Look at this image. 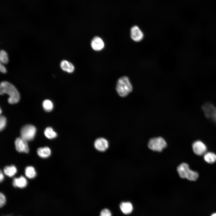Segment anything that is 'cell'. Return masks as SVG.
<instances>
[{
	"instance_id": "26",
	"label": "cell",
	"mask_w": 216,
	"mask_h": 216,
	"mask_svg": "<svg viewBox=\"0 0 216 216\" xmlns=\"http://www.w3.org/2000/svg\"><path fill=\"white\" fill-rule=\"evenodd\" d=\"M0 70L1 72L3 73L4 74L7 72V70L5 67L1 63L0 64Z\"/></svg>"
},
{
	"instance_id": "11",
	"label": "cell",
	"mask_w": 216,
	"mask_h": 216,
	"mask_svg": "<svg viewBox=\"0 0 216 216\" xmlns=\"http://www.w3.org/2000/svg\"><path fill=\"white\" fill-rule=\"evenodd\" d=\"M60 67L62 70L69 73H73L75 70L74 64L65 60H63L61 62Z\"/></svg>"
},
{
	"instance_id": "9",
	"label": "cell",
	"mask_w": 216,
	"mask_h": 216,
	"mask_svg": "<svg viewBox=\"0 0 216 216\" xmlns=\"http://www.w3.org/2000/svg\"><path fill=\"white\" fill-rule=\"evenodd\" d=\"M104 43L101 38L98 36L94 37L92 39L91 46L94 50L99 51L102 50L104 47Z\"/></svg>"
},
{
	"instance_id": "3",
	"label": "cell",
	"mask_w": 216,
	"mask_h": 216,
	"mask_svg": "<svg viewBox=\"0 0 216 216\" xmlns=\"http://www.w3.org/2000/svg\"><path fill=\"white\" fill-rule=\"evenodd\" d=\"M167 146L166 141L162 137H158L151 139L148 144V148L154 151L161 152Z\"/></svg>"
},
{
	"instance_id": "24",
	"label": "cell",
	"mask_w": 216,
	"mask_h": 216,
	"mask_svg": "<svg viewBox=\"0 0 216 216\" xmlns=\"http://www.w3.org/2000/svg\"><path fill=\"white\" fill-rule=\"evenodd\" d=\"M6 199L3 194L2 193L0 194V206L1 207H3L5 204Z\"/></svg>"
},
{
	"instance_id": "29",
	"label": "cell",
	"mask_w": 216,
	"mask_h": 216,
	"mask_svg": "<svg viewBox=\"0 0 216 216\" xmlns=\"http://www.w3.org/2000/svg\"><path fill=\"white\" fill-rule=\"evenodd\" d=\"M0 113L1 114L2 113V110H1V109H0Z\"/></svg>"
},
{
	"instance_id": "25",
	"label": "cell",
	"mask_w": 216,
	"mask_h": 216,
	"mask_svg": "<svg viewBox=\"0 0 216 216\" xmlns=\"http://www.w3.org/2000/svg\"><path fill=\"white\" fill-rule=\"evenodd\" d=\"M111 213L108 209L105 208L102 210L100 212V216H111Z\"/></svg>"
},
{
	"instance_id": "21",
	"label": "cell",
	"mask_w": 216,
	"mask_h": 216,
	"mask_svg": "<svg viewBox=\"0 0 216 216\" xmlns=\"http://www.w3.org/2000/svg\"><path fill=\"white\" fill-rule=\"evenodd\" d=\"M42 105L44 110L47 112L51 111L53 108V103L49 100H44Z\"/></svg>"
},
{
	"instance_id": "1",
	"label": "cell",
	"mask_w": 216,
	"mask_h": 216,
	"mask_svg": "<svg viewBox=\"0 0 216 216\" xmlns=\"http://www.w3.org/2000/svg\"><path fill=\"white\" fill-rule=\"evenodd\" d=\"M0 94L3 95L7 94L9 96L8 103L13 104L18 103L20 99L19 93L16 88L11 84L6 81H3L0 85Z\"/></svg>"
},
{
	"instance_id": "18",
	"label": "cell",
	"mask_w": 216,
	"mask_h": 216,
	"mask_svg": "<svg viewBox=\"0 0 216 216\" xmlns=\"http://www.w3.org/2000/svg\"><path fill=\"white\" fill-rule=\"evenodd\" d=\"M25 174L27 177L30 179L34 178L36 176V173L34 168L31 166L26 167Z\"/></svg>"
},
{
	"instance_id": "2",
	"label": "cell",
	"mask_w": 216,
	"mask_h": 216,
	"mask_svg": "<svg viewBox=\"0 0 216 216\" xmlns=\"http://www.w3.org/2000/svg\"><path fill=\"white\" fill-rule=\"evenodd\" d=\"M132 84L127 76H123L118 80L116 90L120 96L122 97L127 96L132 91Z\"/></svg>"
},
{
	"instance_id": "4",
	"label": "cell",
	"mask_w": 216,
	"mask_h": 216,
	"mask_svg": "<svg viewBox=\"0 0 216 216\" xmlns=\"http://www.w3.org/2000/svg\"><path fill=\"white\" fill-rule=\"evenodd\" d=\"M202 109L206 117L216 124V107L211 103L206 102L202 106Z\"/></svg>"
},
{
	"instance_id": "13",
	"label": "cell",
	"mask_w": 216,
	"mask_h": 216,
	"mask_svg": "<svg viewBox=\"0 0 216 216\" xmlns=\"http://www.w3.org/2000/svg\"><path fill=\"white\" fill-rule=\"evenodd\" d=\"M27 184V181L25 177L21 176L18 178H14L13 185L14 187L23 188L26 187Z\"/></svg>"
},
{
	"instance_id": "19",
	"label": "cell",
	"mask_w": 216,
	"mask_h": 216,
	"mask_svg": "<svg viewBox=\"0 0 216 216\" xmlns=\"http://www.w3.org/2000/svg\"><path fill=\"white\" fill-rule=\"evenodd\" d=\"M44 134L45 136L49 139L54 138L57 136V133L50 127H47L45 129Z\"/></svg>"
},
{
	"instance_id": "28",
	"label": "cell",
	"mask_w": 216,
	"mask_h": 216,
	"mask_svg": "<svg viewBox=\"0 0 216 216\" xmlns=\"http://www.w3.org/2000/svg\"><path fill=\"white\" fill-rule=\"evenodd\" d=\"M211 216H216V213L212 214Z\"/></svg>"
},
{
	"instance_id": "27",
	"label": "cell",
	"mask_w": 216,
	"mask_h": 216,
	"mask_svg": "<svg viewBox=\"0 0 216 216\" xmlns=\"http://www.w3.org/2000/svg\"><path fill=\"white\" fill-rule=\"evenodd\" d=\"M4 178V175L2 172L1 171V170L0 172V181L1 182L3 181Z\"/></svg>"
},
{
	"instance_id": "22",
	"label": "cell",
	"mask_w": 216,
	"mask_h": 216,
	"mask_svg": "<svg viewBox=\"0 0 216 216\" xmlns=\"http://www.w3.org/2000/svg\"><path fill=\"white\" fill-rule=\"evenodd\" d=\"M0 61L2 64H7L8 62V58L7 53L4 50H1L0 53Z\"/></svg>"
},
{
	"instance_id": "12",
	"label": "cell",
	"mask_w": 216,
	"mask_h": 216,
	"mask_svg": "<svg viewBox=\"0 0 216 216\" xmlns=\"http://www.w3.org/2000/svg\"><path fill=\"white\" fill-rule=\"evenodd\" d=\"M190 169L188 165L186 163H182L177 167V171L180 177L186 178V176Z\"/></svg>"
},
{
	"instance_id": "16",
	"label": "cell",
	"mask_w": 216,
	"mask_h": 216,
	"mask_svg": "<svg viewBox=\"0 0 216 216\" xmlns=\"http://www.w3.org/2000/svg\"><path fill=\"white\" fill-rule=\"evenodd\" d=\"M204 159L208 163H214L216 161V154L211 152H206L204 154Z\"/></svg>"
},
{
	"instance_id": "23",
	"label": "cell",
	"mask_w": 216,
	"mask_h": 216,
	"mask_svg": "<svg viewBox=\"0 0 216 216\" xmlns=\"http://www.w3.org/2000/svg\"><path fill=\"white\" fill-rule=\"evenodd\" d=\"M6 123V119L4 116H1L0 118V130L1 131L5 127Z\"/></svg>"
},
{
	"instance_id": "15",
	"label": "cell",
	"mask_w": 216,
	"mask_h": 216,
	"mask_svg": "<svg viewBox=\"0 0 216 216\" xmlns=\"http://www.w3.org/2000/svg\"><path fill=\"white\" fill-rule=\"evenodd\" d=\"M37 153L39 157L42 158H46L51 155V151L48 147H45L39 148L37 150Z\"/></svg>"
},
{
	"instance_id": "6",
	"label": "cell",
	"mask_w": 216,
	"mask_h": 216,
	"mask_svg": "<svg viewBox=\"0 0 216 216\" xmlns=\"http://www.w3.org/2000/svg\"><path fill=\"white\" fill-rule=\"evenodd\" d=\"M27 141L21 137L17 138L15 142L16 150L20 152L28 153L29 148Z\"/></svg>"
},
{
	"instance_id": "20",
	"label": "cell",
	"mask_w": 216,
	"mask_h": 216,
	"mask_svg": "<svg viewBox=\"0 0 216 216\" xmlns=\"http://www.w3.org/2000/svg\"><path fill=\"white\" fill-rule=\"evenodd\" d=\"M198 177L199 174L196 172L190 169L185 178L190 181H195L197 179Z\"/></svg>"
},
{
	"instance_id": "10",
	"label": "cell",
	"mask_w": 216,
	"mask_h": 216,
	"mask_svg": "<svg viewBox=\"0 0 216 216\" xmlns=\"http://www.w3.org/2000/svg\"><path fill=\"white\" fill-rule=\"evenodd\" d=\"M94 146L98 150L103 152L106 150L108 147L109 143L105 139L100 137L94 141Z\"/></svg>"
},
{
	"instance_id": "8",
	"label": "cell",
	"mask_w": 216,
	"mask_h": 216,
	"mask_svg": "<svg viewBox=\"0 0 216 216\" xmlns=\"http://www.w3.org/2000/svg\"><path fill=\"white\" fill-rule=\"evenodd\" d=\"M130 35L133 40L136 42H139L143 38L144 34L142 31L137 26H134L131 28Z\"/></svg>"
},
{
	"instance_id": "14",
	"label": "cell",
	"mask_w": 216,
	"mask_h": 216,
	"mask_svg": "<svg viewBox=\"0 0 216 216\" xmlns=\"http://www.w3.org/2000/svg\"><path fill=\"white\" fill-rule=\"evenodd\" d=\"M121 210L124 214H128L131 213L133 209L132 204L129 202H123L120 206Z\"/></svg>"
},
{
	"instance_id": "5",
	"label": "cell",
	"mask_w": 216,
	"mask_h": 216,
	"mask_svg": "<svg viewBox=\"0 0 216 216\" xmlns=\"http://www.w3.org/2000/svg\"><path fill=\"white\" fill-rule=\"evenodd\" d=\"M36 131V128L34 126L31 124L26 125L21 129V137L27 141H31L34 138Z\"/></svg>"
},
{
	"instance_id": "7",
	"label": "cell",
	"mask_w": 216,
	"mask_h": 216,
	"mask_svg": "<svg viewBox=\"0 0 216 216\" xmlns=\"http://www.w3.org/2000/svg\"><path fill=\"white\" fill-rule=\"evenodd\" d=\"M192 146L194 153L198 155H204L206 152L207 149L206 146L201 141L196 140L194 142Z\"/></svg>"
},
{
	"instance_id": "17",
	"label": "cell",
	"mask_w": 216,
	"mask_h": 216,
	"mask_svg": "<svg viewBox=\"0 0 216 216\" xmlns=\"http://www.w3.org/2000/svg\"><path fill=\"white\" fill-rule=\"evenodd\" d=\"M17 169L15 166L12 165L5 167L4 169V172L9 177H12L16 173Z\"/></svg>"
}]
</instances>
